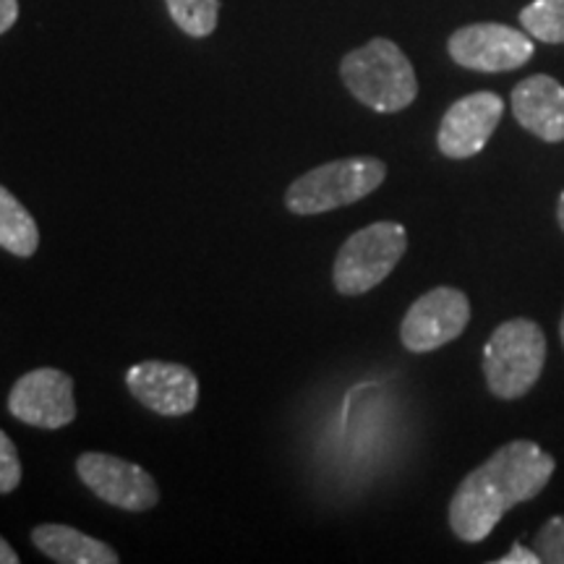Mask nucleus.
<instances>
[{"mask_svg":"<svg viewBox=\"0 0 564 564\" xmlns=\"http://www.w3.org/2000/svg\"><path fill=\"white\" fill-rule=\"evenodd\" d=\"M556 460L535 442L514 440L463 478L449 499V528L465 544L489 539L505 512L539 497Z\"/></svg>","mask_w":564,"mask_h":564,"instance_id":"obj_1","label":"nucleus"},{"mask_svg":"<svg viewBox=\"0 0 564 564\" xmlns=\"http://www.w3.org/2000/svg\"><path fill=\"white\" fill-rule=\"evenodd\" d=\"M340 76L350 95L373 112H400L419 95L413 63L384 37H373L345 55Z\"/></svg>","mask_w":564,"mask_h":564,"instance_id":"obj_2","label":"nucleus"},{"mask_svg":"<svg viewBox=\"0 0 564 564\" xmlns=\"http://www.w3.org/2000/svg\"><path fill=\"white\" fill-rule=\"evenodd\" d=\"M546 364V335L533 319H507L484 345V377L499 400H518L535 387Z\"/></svg>","mask_w":564,"mask_h":564,"instance_id":"obj_3","label":"nucleus"},{"mask_svg":"<svg viewBox=\"0 0 564 564\" xmlns=\"http://www.w3.org/2000/svg\"><path fill=\"white\" fill-rule=\"evenodd\" d=\"M387 178V165L377 158H345L324 162L295 178L285 192V207L293 215H324L356 204L377 192Z\"/></svg>","mask_w":564,"mask_h":564,"instance_id":"obj_4","label":"nucleus"},{"mask_svg":"<svg viewBox=\"0 0 564 564\" xmlns=\"http://www.w3.org/2000/svg\"><path fill=\"white\" fill-rule=\"evenodd\" d=\"M408 249V230L400 223H373L352 232L337 251L333 282L337 293L361 295L390 278Z\"/></svg>","mask_w":564,"mask_h":564,"instance_id":"obj_5","label":"nucleus"},{"mask_svg":"<svg viewBox=\"0 0 564 564\" xmlns=\"http://www.w3.org/2000/svg\"><path fill=\"white\" fill-rule=\"evenodd\" d=\"M447 51L457 66L481 74H502L525 66L533 58L535 45L525 30L520 32L514 26L481 21L449 34Z\"/></svg>","mask_w":564,"mask_h":564,"instance_id":"obj_6","label":"nucleus"},{"mask_svg":"<svg viewBox=\"0 0 564 564\" xmlns=\"http://www.w3.org/2000/svg\"><path fill=\"white\" fill-rule=\"evenodd\" d=\"M470 322V301L457 288L423 293L400 324V340L411 352H432L457 340Z\"/></svg>","mask_w":564,"mask_h":564,"instance_id":"obj_7","label":"nucleus"},{"mask_svg":"<svg viewBox=\"0 0 564 564\" xmlns=\"http://www.w3.org/2000/svg\"><path fill=\"white\" fill-rule=\"evenodd\" d=\"M76 474L102 502L126 512H147L160 502L154 478L137 463L108 453H84L76 460Z\"/></svg>","mask_w":564,"mask_h":564,"instance_id":"obj_8","label":"nucleus"},{"mask_svg":"<svg viewBox=\"0 0 564 564\" xmlns=\"http://www.w3.org/2000/svg\"><path fill=\"white\" fill-rule=\"evenodd\" d=\"M9 413L26 426L47 429V432L68 426L76 421L74 379L53 366L24 373L11 387Z\"/></svg>","mask_w":564,"mask_h":564,"instance_id":"obj_9","label":"nucleus"},{"mask_svg":"<svg viewBox=\"0 0 564 564\" xmlns=\"http://www.w3.org/2000/svg\"><path fill=\"white\" fill-rule=\"evenodd\" d=\"M502 116L505 102L494 91L465 95L444 112L440 131H436V147L449 160L476 158L489 144Z\"/></svg>","mask_w":564,"mask_h":564,"instance_id":"obj_10","label":"nucleus"},{"mask_svg":"<svg viewBox=\"0 0 564 564\" xmlns=\"http://www.w3.org/2000/svg\"><path fill=\"white\" fill-rule=\"evenodd\" d=\"M126 387L141 405L160 415H186L199 403V379L181 364H133L126 373Z\"/></svg>","mask_w":564,"mask_h":564,"instance_id":"obj_11","label":"nucleus"},{"mask_svg":"<svg viewBox=\"0 0 564 564\" xmlns=\"http://www.w3.org/2000/svg\"><path fill=\"white\" fill-rule=\"evenodd\" d=\"M514 121L549 144L564 141V87L554 76H528L512 89Z\"/></svg>","mask_w":564,"mask_h":564,"instance_id":"obj_12","label":"nucleus"},{"mask_svg":"<svg viewBox=\"0 0 564 564\" xmlns=\"http://www.w3.org/2000/svg\"><path fill=\"white\" fill-rule=\"evenodd\" d=\"M32 544L40 549L47 560L58 564H118L121 556L105 541L87 535L70 525L47 523L32 531Z\"/></svg>","mask_w":564,"mask_h":564,"instance_id":"obj_13","label":"nucleus"},{"mask_svg":"<svg viewBox=\"0 0 564 564\" xmlns=\"http://www.w3.org/2000/svg\"><path fill=\"white\" fill-rule=\"evenodd\" d=\"M0 249L19 259H30L40 249L37 223L6 186H0Z\"/></svg>","mask_w":564,"mask_h":564,"instance_id":"obj_14","label":"nucleus"},{"mask_svg":"<svg viewBox=\"0 0 564 564\" xmlns=\"http://www.w3.org/2000/svg\"><path fill=\"white\" fill-rule=\"evenodd\" d=\"M520 26L533 40L564 45V0H533L520 11Z\"/></svg>","mask_w":564,"mask_h":564,"instance_id":"obj_15","label":"nucleus"},{"mask_svg":"<svg viewBox=\"0 0 564 564\" xmlns=\"http://www.w3.org/2000/svg\"><path fill=\"white\" fill-rule=\"evenodd\" d=\"M175 26L188 37H209L217 30L220 0H165Z\"/></svg>","mask_w":564,"mask_h":564,"instance_id":"obj_16","label":"nucleus"},{"mask_svg":"<svg viewBox=\"0 0 564 564\" xmlns=\"http://www.w3.org/2000/svg\"><path fill=\"white\" fill-rule=\"evenodd\" d=\"M533 549L541 562L564 564V514H554L541 525V531L533 535Z\"/></svg>","mask_w":564,"mask_h":564,"instance_id":"obj_17","label":"nucleus"},{"mask_svg":"<svg viewBox=\"0 0 564 564\" xmlns=\"http://www.w3.org/2000/svg\"><path fill=\"white\" fill-rule=\"evenodd\" d=\"M21 484V460L17 444L0 429V494L17 491Z\"/></svg>","mask_w":564,"mask_h":564,"instance_id":"obj_18","label":"nucleus"},{"mask_svg":"<svg viewBox=\"0 0 564 564\" xmlns=\"http://www.w3.org/2000/svg\"><path fill=\"white\" fill-rule=\"evenodd\" d=\"M539 562H541V556L535 549H525L520 544H514L510 549V554H505L502 560H497V564H539Z\"/></svg>","mask_w":564,"mask_h":564,"instance_id":"obj_19","label":"nucleus"},{"mask_svg":"<svg viewBox=\"0 0 564 564\" xmlns=\"http://www.w3.org/2000/svg\"><path fill=\"white\" fill-rule=\"evenodd\" d=\"M19 19V0H0V34H6Z\"/></svg>","mask_w":564,"mask_h":564,"instance_id":"obj_20","label":"nucleus"},{"mask_svg":"<svg viewBox=\"0 0 564 564\" xmlns=\"http://www.w3.org/2000/svg\"><path fill=\"white\" fill-rule=\"evenodd\" d=\"M19 562H21L19 554L13 552V546L3 539V535H0V564H19Z\"/></svg>","mask_w":564,"mask_h":564,"instance_id":"obj_21","label":"nucleus"},{"mask_svg":"<svg viewBox=\"0 0 564 564\" xmlns=\"http://www.w3.org/2000/svg\"><path fill=\"white\" fill-rule=\"evenodd\" d=\"M556 223H560V228L564 232V192L560 194V202H556Z\"/></svg>","mask_w":564,"mask_h":564,"instance_id":"obj_22","label":"nucleus"},{"mask_svg":"<svg viewBox=\"0 0 564 564\" xmlns=\"http://www.w3.org/2000/svg\"><path fill=\"white\" fill-rule=\"evenodd\" d=\"M560 337H562V345H564V314H562V322H560Z\"/></svg>","mask_w":564,"mask_h":564,"instance_id":"obj_23","label":"nucleus"}]
</instances>
